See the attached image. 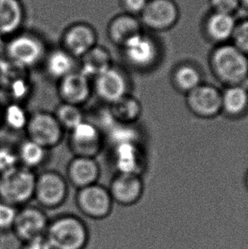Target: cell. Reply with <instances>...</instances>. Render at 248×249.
<instances>
[{
	"label": "cell",
	"mask_w": 248,
	"mask_h": 249,
	"mask_svg": "<svg viewBox=\"0 0 248 249\" xmlns=\"http://www.w3.org/2000/svg\"><path fill=\"white\" fill-rule=\"evenodd\" d=\"M209 67L225 87L244 84L248 80V56L232 43L218 44L212 51Z\"/></svg>",
	"instance_id": "cell-1"
},
{
	"label": "cell",
	"mask_w": 248,
	"mask_h": 249,
	"mask_svg": "<svg viewBox=\"0 0 248 249\" xmlns=\"http://www.w3.org/2000/svg\"><path fill=\"white\" fill-rule=\"evenodd\" d=\"M44 236L53 249H86L90 232L80 217L66 213L50 219Z\"/></svg>",
	"instance_id": "cell-2"
},
{
	"label": "cell",
	"mask_w": 248,
	"mask_h": 249,
	"mask_svg": "<svg viewBox=\"0 0 248 249\" xmlns=\"http://www.w3.org/2000/svg\"><path fill=\"white\" fill-rule=\"evenodd\" d=\"M36 175L29 168L19 167L0 175V200L17 209L34 197Z\"/></svg>",
	"instance_id": "cell-3"
},
{
	"label": "cell",
	"mask_w": 248,
	"mask_h": 249,
	"mask_svg": "<svg viewBox=\"0 0 248 249\" xmlns=\"http://www.w3.org/2000/svg\"><path fill=\"white\" fill-rule=\"evenodd\" d=\"M127 64L136 70L148 71L154 68L161 58L158 42L147 34H138L122 47Z\"/></svg>",
	"instance_id": "cell-4"
},
{
	"label": "cell",
	"mask_w": 248,
	"mask_h": 249,
	"mask_svg": "<svg viewBox=\"0 0 248 249\" xmlns=\"http://www.w3.org/2000/svg\"><path fill=\"white\" fill-rule=\"evenodd\" d=\"M7 59L24 68L38 64L44 59L45 46L39 37L31 34L14 35L5 46Z\"/></svg>",
	"instance_id": "cell-5"
},
{
	"label": "cell",
	"mask_w": 248,
	"mask_h": 249,
	"mask_svg": "<svg viewBox=\"0 0 248 249\" xmlns=\"http://www.w3.org/2000/svg\"><path fill=\"white\" fill-rule=\"evenodd\" d=\"M113 200L108 188L99 184L78 189L76 195L77 209L89 219L101 220L111 214Z\"/></svg>",
	"instance_id": "cell-6"
},
{
	"label": "cell",
	"mask_w": 248,
	"mask_h": 249,
	"mask_svg": "<svg viewBox=\"0 0 248 249\" xmlns=\"http://www.w3.org/2000/svg\"><path fill=\"white\" fill-rule=\"evenodd\" d=\"M67 196L68 185L60 174L47 171L36 177L34 199L42 209H57L66 202Z\"/></svg>",
	"instance_id": "cell-7"
},
{
	"label": "cell",
	"mask_w": 248,
	"mask_h": 249,
	"mask_svg": "<svg viewBox=\"0 0 248 249\" xmlns=\"http://www.w3.org/2000/svg\"><path fill=\"white\" fill-rule=\"evenodd\" d=\"M50 219L41 207L23 206L17 210L11 233L20 243L45 236Z\"/></svg>",
	"instance_id": "cell-8"
},
{
	"label": "cell",
	"mask_w": 248,
	"mask_h": 249,
	"mask_svg": "<svg viewBox=\"0 0 248 249\" xmlns=\"http://www.w3.org/2000/svg\"><path fill=\"white\" fill-rule=\"evenodd\" d=\"M25 130L29 140L48 149L61 142L64 129L54 114L37 111L29 117Z\"/></svg>",
	"instance_id": "cell-9"
},
{
	"label": "cell",
	"mask_w": 248,
	"mask_h": 249,
	"mask_svg": "<svg viewBox=\"0 0 248 249\" xmlns=\"http://www.w3.org/2000/svg\"><path fill=\"white\" fill-rule=\"evenodd\" d=\"M186 106L198 118L210 119L222 113L221 90L213 84L202 83L185 94Z\"/></svg>",
	"instance_id": "cell-10"
},
{
	"label": "cell",
	"mask_w": 248,
	"mask_h": 249,
	"mask_svg": "<svg viewBox=\"0 0 248 249\" xmlns=\"http://www.w3.org/2000/svg\"><path fill=\"white\" fill-rule=\"evenodd\" d=\"M141 24L156 32L169 30L179 18V10L174 0H149L141 14Z\"/></svg>",
	"instance_id": "cell-11"
},
{
	"label": "cell",
	"mask_w": 248,
	"mask_h": 249,
	"mask_svg": "<svg viewBox=\"0 0 248 249\" xmlns=\"http://www.w3.org/2000/svg\"><path fill=\"white\" fill-rule=\"evenodd\" d=\"M70 132L69 145L76 157L94 159L101 152L103 135L95 124L84 120Z\"/></svg>",
	"instance_id": "cell-12"
},
{
	"label": "cell",
	"mask_w": 248,
	"mask_h": 249,
	"mask_svg": "<svg viewBox=\"0 0 248 249\" xmlns=\"http://www.w3.org/2000/svg\"><path fill=\"white\" fill-rule=\"evenodd\" d=\"M94 89L101 101L111 105L129 94V81L121 69L112 66L94 78Z\"/></svg>",
	"instance_id": "cell-13"
},
{
	"label": "cell",
	"mask_w": 248,
	"mask_h": 249,
	"mask_svg": "<svg viewBox=\"0 0 248 249\" xmlns=\"http://www.w3.org/2000/svg\"><path fill=\"white\" fill-rule=\"evenodd\" d=\"M113 202L127 207L136 204L144 194V185L141 175L118 174L108 188Z\"/></svg>",
	"instance_id": "cell-14"
},
{
	"label": "cell",
	"mask_w": 248,
	"mask_h": 249,
	"mask_svg": "<svg viewBox=\"0 0 248 249\" xmlns=\"http://www.w3.org/2000/svg\"><path fill=\"white\" fill-rule=\"evenodd\" d=\"M113 161L118 174L141 175L146 167V157L140 143L113 146Z\"/></svg>",
	"instance_id": "cell-15"
},
{
	"label": "cell",
	"mask_w": 248,
	"mask_h": 249,
	"mask_svg": "<svg viewBox=\"0 0 248 249\" xmlns=\"http://www.w3.org/2000/svg\"><path fill=\"white\" fill-rule=\"evenodd\" d=\"M97 36L93 27L78 23L68 27L62 38V49L74 58H81L96 45Z\"/></svg>",
	"instance_id": "cell-16"
},
{
	"label": "cell",
	"mask_w": 248,
	"mask_h": 249,
	"mask_svg": "<svg viewBox=\"0 0 248 249\" xmlns=\"http://www.w3.org/2000/svg\"><path fill=\"white\" fill-rule=\"evenodd\" d=\"M59 81L58 94L63 103L80 107L90 96L89 78L81 71H73Z\"/></svg>",
	"instance_id": "cell-17"
},
{
	"label": "cell",
	"mask_w": 248,
	"mask_h": 249,
	"mask_svg": "<svg viewBox=\"0 0 248 249\" xmlns=\"http://www.w3.org/2000/svg\"><path fill=\"white\" fill-rule=\"evenodd\" d=\"M101 175L98 162L93 158L74 157L67 166V177L77 189L96 184Z\"/></svg>",
	"instance_id": "cell-18"
},
{
	"label": "cell",
	"mask_w": 248,
	"mask_h": 249,
	"mask_svg": "<svg viewBox=\"0 0 248 249\" xmlns=\"http://www.w3.org/2000/svg\"><path fill=\"white\" fill-rule=\"evenodd\" d=\"M236 25L234 15L213 11L205 21V34L217 45L226 44L231 41Z\"/></svg>",
	"instance_id": "cell-19"
},
{
	"label": "cell",
	"mask_w": 248,
	"mask_h": 249,
	"mask_svg": "<svg viewBox=\"0 0 248 249\" xmlns=\"http://www.w3.org/2000/svg\"><path fill=\"white\" fill-rule=\"evenodd\" d=\"M222 94V112L230 118H240L248 111V89L244 84L226 86Z\"/></svg>",
	"instance_id": "cell-20"
},
{
	"label": "cell",
	"mask_w": 248,
	"mask_h": 249,
	"mask_svg": "<svg viewBox=\"0 0 248 249\" xmlns=\"http://www.w3.org/2000/svg\"><path fill=\"white\" fill-rule=\"evenodd\" d=\"M141 25L134 16L124 14L111 20L108 27V36L113 44L122 48L132 37L142 33Z\"/></svg>",
	"instance_id": "cell-21"
},
{
	"label": "cell",
	"mask_w": 248,
	"mask_h": 249,
	"mask_svg": "<svg viewBox=\"0 0 248 249\" xmlns=\"http://www.w3.org/2000/svg\"><path fill=\"white\" fill-rule=\"evenodd\" d=\"M81 59L80 70L87 78H96L112 67L111 54L104 47L95 45Z\"/></svg>",
	"instance_id": "cell-22"
},
{
	"label": "cell",
	"mask_w": 248,
	"mask_h": 249,
	"mask_svg": "<svg viewBox=\"0 0 248 249\" xmlns=\"http://www.w3.org/2000/svg\"><path fill=\"white\" fill-rule=\"evenodd\" d=\"M23 20V8L19 0H0V35L17 34Z\"/></svg>",
	"instance_id": "cell-23"
},
{
	"label": "cell",
	"mask_w": 248,
	"mask_h": 249,
	"mask_svg": "<svg viewBox=\"0 0 248 249\" xmlns=\"http://www.w3.org/2000/svg\"><path fill=\"white\" fill-rule=\"evenodd\" d=\"M172 83L176 90L186 94L203 83L202 73L197 66L191 62H184L174 69Z\"/></svg>",
	"instance_id": "cell-24"
},
{
	"label": "cell",
	"mask_w": 248,
	"mask_h": 249,
	"mask_svg": "<svg viewBox=\"0 0 248 249\" xmlns=\"http://www.w3.org/2000/svg\"><path fill=\"white\" fill-rule=\"evenodd\" d=\"M74 57L64 49H55L46 54L44 67L51 78L61 80V78L74 71Z\"/></svg>",
	"instance_id": "cell-25"
},
{
	"label": "cell",
	"mask_w": 248,
	"mask_h": 249,
	"mask_svg": "<svg viewBox=\"0 0 248 249\" xmlns=\"http://www.w3.org/2000/svg\"><path fill=\"white\" fill-rule=\"evenodd\" d=\"M108 108L117 121L127 124H134L142 113L141 102L130 94L125 95L113 104L109 105Z\"/></svg>",
	"instance_id": "cell-26"
},
{
	"label": "cell",
	"mask_w": 248,
	"mask_h": 249,
	"mask_svg": "<svg viewBox=\"0 0 248 249\" xmlns=\"http://www.w3.org/2000/svg\"><path fill=\"white\" fill-rule=\"evenodd\" d=\"M46 150L42 145L27 139L20 144L17 153L18 160L22 167L35 168L40 166L46 159Z\"/></svg>",
	"instance_id": "cell-27"
},
{
	"label": "cell",
	"mask_w": 248,
	"mask_h": 249,
	"mask_svg": "<svg viewBox=\"0 0 248 249\" xmlns=\"http://www.w3.org/2000/svg\"><path fill=\"white\" fill-rule=\"evenodd\" d=\"M54 115L62 128L69 131H71L85 120L80 107L63 102L56 108Z\"/></svg>",
	"instance_id": "cell-28"
},
{
	"label": "cell",
	"mask_w": 248,
	"mask_h": 249,
	"mask_svg": "<svg viewBox=\"0 0 248 249\" xmlns=\"http://www.w3.org/2000/svg\"><path fill=\"white\" fill-rule=\"evenodd\" d=\"M29 115L26 109L18 102H12L2 111V122L15 131L25 129L29 120Z\"/></svg>",
	"instance_id": "cell-29"
},
{
	"label": "cell",
	"mask_w": 248,
	"mask_h": 249,
	"mask_svg": "<svg viewBox=\"0 0 248 249\" xmlns=\"http://www.w3.org/2000/svg\"><path fill=\"white\" fill-rule=\"evenodd\" d=\"M18 209L0 200V233L11 232Z\"/></svg>",
	"instance_id": "cell-30"
},
{
	"label": "cell",
	"mask_w": 248,
	"mask_h": 249,
	"mask_svg": "<svg viewBox=\"0 0 248 249\" xmlns=\"http://www.w3.org/2000/svg\"><path fill=\"white\" fill-rule=\"evenodd\" d=\"M232 44L248 56V19L237 22Z\"/></svg>",
	"instance_id": "cell-31"
},
{
	"label": "cell",
	"mask_w": 248,
	"mask_h": 249,
	"mask_svg": "<svg viewBox=\"0 0 248 249\" xmlns=\"http://www.w3.org/2000/svg\"><path fill=\"white\" fill-rule=\"evenodd\" d=\"M17 153L8 147H0V175L17 167Z\"/></svg>",
	"instance_id": "cell-32"
},
{
	"label": "cell",
	"mask_w": 248,
	"mask_h": 249,
	"mask_svg": "<svg viewBox=\"0 0 248 249\" xmlns=\"http://www.w3.org/2000/svg\"><path fill=\"white\" fill-rule=\"evenodd\" d=\"M211 6L215 12L234 15L242 4L241 0H210Z\"/></svg>",
	"instance_id": "cell-33"
},
{
	"label": "cell",
	"mask_w": 248,
	"mask_h": 249,
	"mask_svg": "<svg viewBox=\"0 0 248 249\" xmlns=\"http://www.w3.org/2000/svg\"><path fill=\"white\" fill-rule=\"evenodd\" d=\"M149 0H122L127 14L135 16L141 15L147 4Z\"/></svg>",
	"instance_id": "cell-34"
},
{
	"label": "cell",
	"mask_w": 248,
	"mask_h": 249,
	"mask_svg": "<svg viewBox=\"0 0 248 249\" xmlns=\"http://www.w3.org/2000/svg\"><path fill=\"white\" fill-rule=\"evenodd\" d=\"M18 249H53L45 236H40L34 239L20 243Z\"/></svg>",
	"instance_id": "cell-35"
},
{
	"label": "cell",
	"mask_w": 248,
	"mask_h": 249,
	"mask_svg": "<svg viewBox=\"0 0 248 249\" xmlns=\"http://www.w3.org/2000/svg\"><path fill=\"white\" fill-rule=\"evenodd\" d=\"M5 46H6V43L3 40V36L0 35V59H2V56L5 53Z\"/></svg>",
	"instance_id": "cell-36"
},
{
	"label": "cell",
	"mask_w": 248,
	"mask_h": 249,
	"mask_svg": "<svg viewBox=\"0 0 248 249\" xmlns=\"http://www.w3.org/2000/svg\"><path fill=\"white\" fill-rule=\"evenodd\" d=\"M245 186L246 188H247V190L248 191V170L245 176Z\"/></svg>",
	"instance_id": "cell-37"
},
{
	"label": "cell",
	"mask_w": 248,
	"mask_h": 249,
	"mask_svg": "<svg viewBox=\"0 0 248 249\" xmlns=\"http://www.w3.org/2000/svg\"><path fill=\"white\" fill-rule=\"evenodd\" d=\"M241 3L243 5H245L246 7H248V0H241Z\"/></svg>",
	"instance_id": "cell-38"
},
{
	"label": "cell",
	"mask_w": 248,
	"mask_h": 249,
	"mask_svg": "<svg viewBox=\"0 0 248 249\" xmlns=\"http://www.w3.org/2000/svg\"><path fill=\"white\" fill-rule=\"evenodd\" d=\"M2 111H3V109L0 107V124L2 123Z\"/></svg>",
	"instance_id": "cell-39"
}]
</instances>
